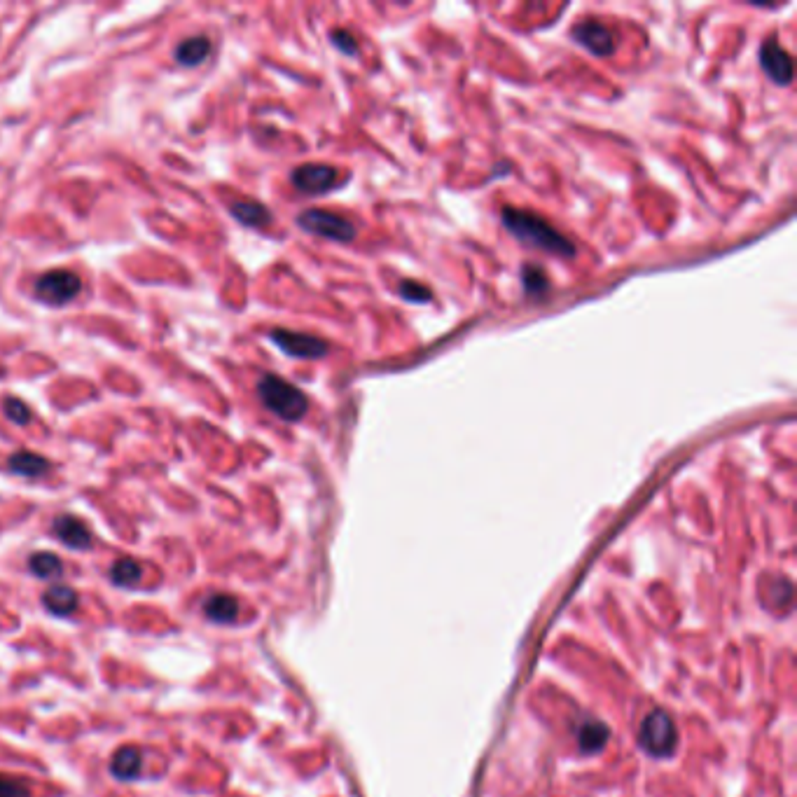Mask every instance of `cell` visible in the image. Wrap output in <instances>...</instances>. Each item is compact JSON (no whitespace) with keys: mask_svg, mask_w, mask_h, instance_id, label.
<instances>
[{"mask_svg":"<svg viewBox=\"0 0 797 797\" xmlns=\"http://www.w3.org/2000/svg\"><path fill=\"white\" fill-rule=\"evenodd\" d=\"M54 536L68 547H78V550H87L92 545V531L87 529V524L82 519L73 515H61L54 519Z\"/></svg>","mask_w":797,"mask_h":797,"instance_id":"30bf717a","label":"cell"},{"mask_svg":"<svg viewBox=\"0 0 797 797\" xmlns=\"http://www.w3.org/2000/svg\"><path fill=\"white\" fill-rule=\"evenodd\" d=\"M398 293L403 295L407 302H414V304H426L433 300L431 290H428L426 286H421V283H417V281H403L400 283Z\"/></svg>","mask_w":797,"mask_h":797,"instance_id":"7402d4cb","label":"cell"},{"mask_svg":"<svg viewBox=\"0 0 797 797\" xmlns=\"http://www.w3.org/2000/svg\"><path fill=\"white\" fill-rule=\"evenodd\" d=\"M501 220L512 237L522 241V244L538 248V251L559 255V258H573L575 246L573 241L564 237L559 230L543 220L536 213L519 211V209H503Z\"/></svg>","mask_w":797,"mask_h":797,"instance_id":"6da1fadb","label":"cell"},{"mask_svg":"<svg viewBox=\"0 0 797 797\" xmlns=\"http://www.w3.org/2000/svg\"><path fill=\"white\" fill-rule=\"evenodd\" d=\"M639 744L653 758H669L678 746V730L674 718L662 709L650 711L641 723Z\"/></svg>","mask_w":797,"mask_h":797,"instance_id":"3957f363","label":"cell"},{"mask_svg":"<svg viewBox=\"0 0 797 797\" xmlns=\"http://www.w3.org/2000/svg\"><path fill=\"white\" fill-rule=\"evenodd\" d=\"M0 797H31L29 786L10 774H0Z\"/></svg>","mask_w":797,"mask_h":797,"instance_id":"cb8c5ba5","label":"cell"},{"mask_svg":"<svg viewBox=\"0 0 797 797\" xmlns=\"http://www.w3.org/2000/svg\"><path fill=\"white\" fill-rule=\"evenodd\" d=\"M230 213L239 220L241 225H246V227H267L269 223H272V213H269L267 206L251 202V199L234 202L230 206Z\"/></svg>","mask_w":797,"mask_h":797,"instance_id":"7c38bea8","label":"cell"},{"mask_svg":"<svg viewBox=\"0 0 797 797\" xmlns=\"http://www.w3.org/2000/svg\"><path fill=\"white\" fill-rule=\"evenodd\" d=\"M330 43L335 45L339 52L346 54V57H356V54H358V40H356V36H353V33H349V31H344V29L332 31V33H330Z\"/></svg>","mask_w":797,"mask_h":797,"instance_id":"603a6c76","label":"cell"},{"mask_svg":"<svg viewBox=\"0 0 797 797\" xmlns=\"http://www.w3.org/2000/svg\"><path fill=\"white\" fill-rule=\"evenodd\" d=\"M571 38L585 47L587 52L596 54V57H611L615 52L613 31L604 22H599V19H585V22L575 24Z\"/></svg>","mask_w":797,"mask_h":797,"instance_id":"52a82bcc","label":"cell"},{"mask_svg":"<svg viewBox=\"0 0 797 797\" xmlns=\"http://www.w3.org/2000/svg\"><path fill=\"white\" fill-rule=\"evenodd\" d=\"M269 339H272V342L290 358L316 360L328 353V344H325L323 339H318L314 335H304V332L276 328L269 332Z\"/></svg>","mask_w":797,"mask_h":797,"instance_id":"8992f818","label":"cell"},{"mask_svg":"<svg viewBox=\"0 0 797 797\" xmlns=\"http://www.w3.org/2000/svg\"><path fill=\"white\" fill-rule=\"evenodd\" d=\"M141 575H143L141 564L134 559H120V561H115L113 568H110V578H113L115 585H120V587L136 585V582L141 580Z\"/></svg>","mask_w":797,"mask_h":797,"instance_id":"ac0fdd59","label":"cell"},{"mask_svg":"<svg viewBox=\"0 0 797 797\" xmlns=\"http://www.w3.org/2000/svg\"><path fill=\"white\" fill-rule=\"evenodd\" d=\"M141 767H143V758H141V751H138L136 746L117 748L113 755V762H110V772H113L117 779H122V781L136 779V776L141 774Z\"/></svg>","mask_w":797,"mask_h":797,"instance_id":"8fae6325","label":"cell"},{"mask_svg":"<svg viewBox=\"0 0 797 797\" xmlns=\"http://www.w3.org/2000/svg\"><path fill=\"white\" fill-rule=\"evenodd\" d=\"M290 180H293V185L304 194H325V192L335 190L337 183L342 178H339V171L335 169V166L302 164L293 171Z\"/></svg>","mask_w":797,"mask_h":797,"instance_id":"ba28073f","label":"cell"},{"mask_svg":"<svg viewBox=\"0 0 797 797\" xmlns=\"http://www.w3.org/2000/svg\"><path fill=\"white\" fill-rule=\"evenodd\" d=\"M47 611L54 615H71L78 608V594L71 587H52L43 596Z\"/></svg>","mask_w":797,"mask_h":797,"instance_id":"2e32d148","label":"cell"},{"mask_svg":"<svg viewBox=\"0 0 797 797\" xmlns=\"http://www.w3.org/2000/svg\"><path fill=\"white\" fill-rule=\"evenodd\" d=\"M258 395L262 405L283 421H300L309 410L307 395L276 374H265L258 381Z\"/></svg>","mask_w":797,"mask_h":797,"instance_id":"7a4b0ae2","label":"cell"},{"mask_svg":"<svg viewBox=\"0 0 797 797\" xmlns=\"http://www.w3.org/2000/svg\"><path fill=\"white\" fill-rule=\"evenodd\" d=\"M209 52H211L209 38L197 36L183 40V43L176 47V54H173V57H176L180 66H199L209 59Z\"/></svg>","mask_w":797,"mask_h":797,"instance_id":"4fadbf2b","label":"cell"},{"mask_svg":"<svg viewBox=\"0 0 797 797\" xmlns=\"http://www.w3.org/2000/svg\"><path fill=\"white\" fill-rule=\"evenodd\" d=\"M3 412H5V417L12 421V424H17V426L31 424V410H29V405L22 403V400L5 398Z\"/></svg>","mask_w":797,"mask_h":797,"instance_id":"44dd1931","label":"cell"},{"mask_svg":"<svg viewBox=\"0 0 797 797\" xmlns=\"http://www.w3.org/2000/svg\"><path fill=\"white\" fill-rule=\"evenodd\" d=\"M8 466L12 473H17L22 477H40L50 470V461L43 459V456L33 454V452H15L10 456Z\"/></svg>","mask_w":797,"mask_h":797,"instance_id":"9a60e30c","label":"cell"},{"mask_svg":"<svg viewBox=\"0 0 797 797\" xmlns=\"http://www.w3.org/2000/svg\"><path fill=\"white\" fill-rule=\"evenodd\" d=\"M82 283L78 276L68 269H52L40 276L36 281V297L43 304H50V307H61V304H68L75 295L80 293Z\"/></svg>","mask_w":797,"mask_h":797,"instance_id":"5b68a950","label":"cell"},{"mask_svg":"<svg viewBox=\"0 0 797 797\" xmlns=\"http://www.w3.org/2000/svg\"><path fill=\"white\" fill-rule=\"evenodd\" d=\"M297 225H300L304 232H311L323 239L339 241V244H349V241H353V237H356V227H353L349 220L337 216V213L321 209L302 211L300 216H297Z\"/></svg>","mask_w":797,"mask_h":797,"instance_id":"277c9868","label":"cell"},{"mask_svg":"<svg viewBox=\"0 0 797 797\" xmlns=\"http://www.w3.org/2000/svg\"><path fill=\"white\" fill-rule=\"evenodd\" d=\"M29 566H31V571L38 575V578H45V580L59 578L61 568H64V564H61V559L57 557V554H52V552L33 554L31 561H29Z\"/></svg>","mask_w":797,"mask_h":797,"instance_id":"d6986e66","label":"cell"},{"mask_svg":"<svg viewBox=\"0 0 797 797\" xmlns=\"http://www.w3.org/2000/svg\"><path fill=\"white\" fill-rule=\"evenodd\" d=\"M522 283L526 293L536 297L547 295V290H550V279H547V274L536 265H526L522 269Z\"/></svg>","mask_w":797,"mask_h":797,"instance_id":"ffe728a7","label":"cell"},{"mask_svg":"<svg viewBox=\"0 0 797 797\" xmlns=\"http://www.w3.org/2000/svg\"><path fill=\"white\" fill-rule=\"evenodd\" d=\"M608 727L599 720H587L578 730V744L582 753H599L608 744Z\"/></svg>","mask_w":797,"mask_h":797,"instance_id":"5bb4252c","label":"cell"},{"mask_svg":"<svg viewBox=\"0 0 797 797\" xmlns=\"http://www.w3.org/2000/svg\"><path fill=\"white\" fill-rule=\"evenodd\" d=\"M760 64L762 71L769 75V80H774L776 85L786 87L793 82V59L790 54L783 50L779 40L769 38L765 40V45L760 47Z\"/></svg>","mask_w":797,"mask_h":797,"instance_id":"9c48e42d","label":"cell"},{"mask_svg":"<svg viewBox=\"0 0 797 797\" xmlns=\"http://www.w3.org/2000/svg\"><path fill=\"white\" fill-rule=\"evenodd\" d=\"M204 611L213 622H234L239 615V601L230 594H216L206 601Z\"/></svg>","mask_w":797,"mask_h":797,"instance_id":"e0dca14e","label":"cell"}]
</instances>
